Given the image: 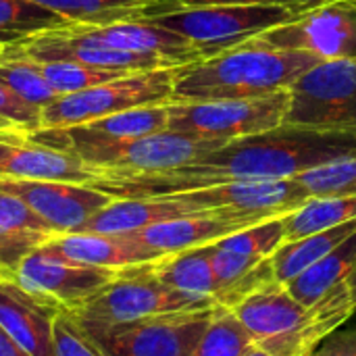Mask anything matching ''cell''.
Returning <instances> with one entry per match:
<instances>
[{"mask_svg": "<svg viewBox=\"0 0 356 356\" xmlns=\"http://www.w3.org/2000/svg\"><path fill=\"white\" fill-rule=\"evenodd\" d=\"M356 154V134L280 125L232 140L190 165L125 177L96 179L92 188L113 198H154L234 181L292 179L309 169Z\"/></svg>", "mask_w": 356, "mask_h": 356, "instance_id": "obj_1", "label": "cell"}, {"mask_svg": "<svg viewBox=\"0 0 356 356\" xmlns=\"http://www.w3.org/2000/svg\"><path fill=\"white\" fill-rule=\"evenodd\" d=\"M321 63L307 52L277 50L248 40L215 56L175 67L173 100H244L261 98L292 83Z\"/></svg>", "mask_w": 356, "mask_h": 356, "instance_id": "obj_2", "label": "cell"}, {"mask_svg": "<svg viewBox=\"0 0 356 356\" xmlns=\"http://www.w3.org/2000/svg\"><path fill=\"white\" fill-rule=\"evenodd\" d=\"M217 302L188 296L159 282L144 265L119 271L100 292L71 311L86 332L117 327L146 317L213 307Z\"/></svg>", "mask_w": 356, "mask_h": 356, "instance_id": "obj_3", "label": "cell"}, {"mask_svg": "<svg viewBox=\"0 0 356 356\" xmlns=\"http://www.w3.org/2000/svg\"><path fill=\"white\" fill-rule=\"evenodd\" d=\"M298 15L300 13L294 8L275 4H217L171 10L138 21H150L184 35L198 48L202 58H209L244 44L267 29L284 25Z\"/></svg>", "mask_w": 356, "mask_h": 356, "instance_id": "obj_4", "label": "cell"}, {"mask_svg": "<svg viewBox=\"0 0 356 356\" xmlns=\"http://www.w3.org/2000/svg\"><path fill=\"white\" fill-rule=\"evenodd\" d=\"M288 104L290 90L244 100H171L167 102V129L196 140H215L227 144L232 140L263 134L284 125Z\"/></svg>", "mask_w": 356, "mask_h": 356, "instance_id": "obj_5", "label": "cell"}, {"mask_svg": "<svg viewBox=\"0 0 356 356\" xmlns=\"http://www.w3.org/2000/svg\"><path fill=\"white\" fill-rule=\"evenodd\" d=\"M173 79L175 67L152 69L127 73L75 94H63L42 108V127H71L129 108L167 104L173 100Z\"/></svg>", "mask_w": 356, "mask_h": 356, "instance_id": "obj_6", "label": "cell"}, {"mask_svg": "<svg viewBox=\"0 0 356 356\" xmlns=\"http://www.w3.org/2000/svg\"><path fill=\"white\" fill-rule=\"evenodd\" d=\"M284 125L356 134V60H321L302 73Z\"/></svg>", "mask_w": 356, "mask_h": 356, "instance_id": "obj_7", "label": "cell"}, {"mask_svg": "<svg viewBox=\"0 0 356 356\" xmlns=\"http://www.w3.org/2000/svg\"><path fill=\"white\" fill-rule=\"evenodd\" d=\"M215 307L154 315L88 334L106 356H194Z\"/></svg>", "mask_w": 356, "mask_h": 356, "instance_id": "obj_8", "label": "cell"}, {"mask_svg": "<svg viewBox=\"0 0 356 356\" xmlns=\"http://www.w3.org/2000/svg\"><path fill=\"white\" fill-rule=\"evenodd\" d=\"M4 54L8 56H25L35 63L48 60H73L98 69H113V71H152V69H169L179 67L175 60L165 58L161 54H142L113 48L94 35H90L83 25L71 23L67 27L40 31L17 42L4 46Z\"/></svg>", "mask_w": 356, "mask_h": 356, "instance_id": "obj_9", "label": "cell"}, {"mask_svg": "<svg viewBox=\"0 0 356 356\" xmlns=\"http://www.w3.org/2000/svg\"><path fill=\"white\" fill-rule=\"evenodd\" d=\"M254 42L319 60H356V0H332L252 38Z\"/></svg>", "mask_w": 356, "mask_h": 356, "instance_id": "obj_10", "label": "cell"}, {"mask_svg": "<svg viewBox=\"0 0 356 356\" xmlns=\"http://www.w3.org/2000/svg\"><path fill=\"white\" fill-rule=\"evenodd\" d=\"M10 273L17 284L35 298L60 311H75L113 282L119 271L77 263L48 246H40Z\"/></svg>", "mask_w": 356, "mask_h": 356, "instance_id": "obj_11", "label": "cell"}, {"mask_svg": "<svg viewBox=\"0 0 356 356\" xmlns=\"http://www.w3.org/2000/svg\"><path fill=\"white\" fill-rule=\"evenodd\" d=\"M0 190L25 202L54 229L56 236L83 232L92 217L115 200L102 190L71 181L0 177Z\"/></svg>", "mask_w": 356, "mask_h": 356, "instance_id": "obj_12", "label": "cell"}, {"mask_svg": "<svg viewBox=\"0 0 356 356\" xmlns=\"http://www.w3.org/2000/svg\"><path fill=\"white\" fill-rule=\"evenodd\" d=\"M0 177L92 186L98 175L73 152L40 144L27 131H0Z\"/></svg>", "mask_w": 356, "mask_h": 356, "instance_id": "obj_13", "label": "cell"}, {"mask_svg": "<svg viewBox=\"0 0 356 356\" xmlns=\"http://www.w3.org/2000/svg\"><path fill=\"white\" fill-rule=\"evenodd\" d=\"M60 309L35 298L17 284L10 271H0V330L33 356H54L52 332Z\"/></svg>", "mask_w": 356, "mask_h": 356, "instance_id": "obj_14", "label": "cell"}, {"mask_svg": "<svg viewBox=\"0 0 356 356\" xmlns=\"http://www.w3.org/2000/svg\"><path fill=\"white\" fill-rule=\"evenodd\" d=\"M257 223L261 221L238 217V215L194 213V215L177 217V219H169L163 223H154L131 234L154 252L171 254V252H179V250H188L196 246L217 244L219 240Z\"/></svg>", "mask_w": 356, "mask_h": 356, "instance_id": "obj_15", "label": "cell"}, {"mask_svg": "<svg viewBox=\"0 0 356 356\" xmlns=\"http://www.w3.org/2000/svg\"><path fill=\"white\" fill-rule=\"evenodd\" d=\"M356 311L348 282L334 286L317 302L307 307L302 321L288 334L257 344L269 356H307L325 336L340 330Z\"/></svg>", "mask_w": 356, "mask_h": 356, "instance_id": "obj_16", "label": "cell"}, {"mask_svg": "<svg viewBox=\"0 0 356 356\" xmlns=\"http://www.w3.org/2000/svg\"><path fill=\"white\" fill-rule=\"evenodd\" d=\"M44 246L77 263H86L111 271H123L163 257L152 248H148L146 244H142L134 234L73 232V234H58Z\"/></svg>", "mask_w": 356, "mask_h": 356, "instance_id": "obj_17", "label": "cell"}, {"mask_svg": "<svg viewBox=\"0 0 356 356\" xmlns=\"http://www.w3.org/2000/svg\"><path fill=\"white\" fill-rule=\"evenodd\" d=\"M79 25H83V29L96 40L119 50L161 54L165 58L175 60L177 65H186L202 58V54L190 40L150 21H115L102 25L79 23Z\"/></svg>", "mask_w": 356, "mask_h": 356, "instance_id": "obj_18", "label": "cell"}, {"mask_svg": "<svg viewBox=\"0 0 356 356\" xmlns=\"http://www.w3.org/2000/svg\"><path fill=\"white\" fill-rule=\"evenodd\" d=\"M232 311L246 327L252 342L263 344L292 332L302 321L307 307L300 305L284 284L271 282L248 294L232 307Z\"/></svg>", "mask_w": 356, "mask_h": 356, "instance_id": "obj_19", "label": "cell"}, {"mask_svg": "<svg viewBox=\"0 0 356 356\" xmlns=\"http://www.w3.org/2000/svg\"><path fill=\"white\" fill-rule=\"evenodd\" d=\"M54 236V229L25 202L0 190V271H13Z\"/></svg>", "mask_w": 356, "mask_h": 356, "instance_id": "obj_20", "label": "cell"}, {"mask_svg": "<svg viewBox=\"0 0 356 356\" xmlns=\"http://www.w3.org/2000/svg\"><path fill=\"white\" fill-rule=\"evenodd\" d=\"M146 269L177 292L215 302L219 286L213 271V244L163 254L146 263Z\"/></svg>", "mask_w": 356, "mask_h": 356, "instance_id": "obj_21", "label": "cell"}, {"mask_svg": "<svg viewBox=\"0 0 356 356\" xmlns=\"http://www.w3.org/2000/svg\"><path fill=\"white\" fill-rule=\"evenodd\" d=\"M353 234H356V219L342 223V225H336V227H330V229H321V232L305 236L300 240L282 244L271 254L275 282L286 284V282L294 280L296 275L307 271L311 265L321 261L325 254H330L334 248H338Z\"/></svg>", "mask_w": 356, "mask_h": 356, "instance_id": "obj_22", "label": "cell"}, {"mask_svg": "<svg viewBox=\"0 0 356 356\" xmlns=\"http://www.w3.org/2000/svg\"><path fill=\"white\" fill-rule=\"evenodd\" d=\"M356 267V234L346 238L338 248L325 254L321 261L311 265L307 271L296 275L294 280L286 282V290L305 307L317 302L325 292L334 286L348 280Z\"/></svg>", "mask_w": 356, "mask_h": 356, "instance_id": "obj_23", "label": "cell"}, {"mask_svg": "<svg viewBox=\"0 0 356 356\" xmlns=\"http://www.w3.org/2000/svg\"><path fill=\"white\" fill-rule=\"evenodd\" d=\"M353 219H356V194L309 198L302 207L284 215L286 242L300 240L305 236L348 223Z\"/></svg>", "mask_w": 356, "mask_h": 356, "instance_id": "obj_24", "label": "cell"}, {"mask_svg": "<svg viewBox=\"0 0 356 356\" xmlns=\"http://www.w3.org/2000/svg\"><path fill=\"white\" fill-rule=\"evenodd\" d=\"M71 23L102 25L115 21H138L156 0H31Z\"/></svg>", "mask_w": 356, "mask_h": 356, "instance_id": "obj_25", "label": "cell"}, {"mask_svg": "<svg viewBox=\"0 0 356 356\" xmlns=\"http://www.w3.org/2000/svg\"><path fill=\"white\" fill-rule=\"evenodd\" d=\"M71 25L58 13L31 0H0V42L10 44L21 38Z\"/></svg>", "mask_w": 356, "mask_h": 356, "instance_id": "obj_26", "label": "cell"}, {"mask_svg": "<svg viewBox=\"0 0 356 356\" xmlns=\"http://www.w3.org/2000/svg\"><path fill=\"white\" fill-rule=\"evenodd\" d=\"M0 83L13 90L17 96L27 100L29 104L44 108L54 102L60 94L46 81L35 60L25 56H8L0 58Z\"/></svg>", "mask_w": 356, "mask_h": 356, "instance_id": "obj_27", "label": "cell"}, {"mask_svg": "<svg viewBox=\"0 0 356 356\" xmlns=\"http://www.w3.org/2000/svg\"><path fill=\"white\" fill-rule=\"evenodd\" d=\"M250 344L254 342L234 311L217 305L194 356H242Z\"/></svg>", "mask_w": 356, "mask_h": 356, "instance_id": "obj_28", "label": "cell"}, {"mask_svg": "<svg viewBox=\"0 0 356 356\" xmlns=\"http://www.w3.org/2000/svg\"><path fill=\"white\" fill-rule=\"evenodd\" d=\"M311 198L321 196H355L356 194V154L336 159L294 177Z\"/></svg>", "mask_w": 356, "mask_h": 356, "instance_id": "obj_29", "label": "cell"}, {"mask_svg": "<svg viewBox=\"0 0 356 356\" xmlns=\"http://www.w3.org/2000/svg\"><path fill=\"white\" fill-rule=\"evenodd\" d=\"M42 75L46 81L63 96V94H75L81 90H88L92 86L111 81L115 77L127 75L129 71H113V69H98L73 60H48L38 63Z\"/></svg>", "mask_w": 356, "mask_h": 356, "instance_id": "obj_30", "label": "cell"}, {"mask_svg": "<svg viewBox=\"0 0 356 356\" xmlns=\"http://www.w3.org/2000/svg\"><path fill=\"white\" fill-rule=\"evenodd\" d=\"M282 244H286L284 217H271L267 221H261L257 225L240 229V232L217 242V246H221L225 250H234V252L257 257V259L271 257Z\"/></svg>", "mask_w": 356, "mask_h": 356, "instance_id": "obj_31", "label": "cell"}, {"mask_svg": "<svg viewBox=\"0 0 356 356\" xmlns=\"http://www.w3.org/2000/svg\"><path fill=\"white\" fill-rule=\"evenodd\" d=\"M54 356H106L71 311H60L52 332Z\"/></svg>", "mask_w": 356, "mask_h": 356, "instance_id": "obj_32", "label": "cell"}, {"mask_svg": "<svg viewBox=\"0 0 356 356\" xmlns=\"http://www.w3.org/2000/svg\"><path fill=\"white\" fill-rule=\"evenodd\" d=\"M332 0H156L150 6L148 17L165 15L171 10H181V8H198V6H217V4H275V6H288L298 13L323 6ZM144 17V19H148Z\"/></svg>", "mask_w": 356, "mask_h": 356, "instance_id": "obj_33", "label": "cell"}, {"mask_svg": "<svg viewBox=\"0 0 356 356\" xmlns=\"http://www.w3.org/2000/svg\"><path fill=\"white\" fill-rule=\"evenodd\" d=\"M0 117L8 119L17 127L25 129L27 134L42 127V108L29 104L13 90H8L4 83H0Z\"/></svg>", "mask_w": 356, "mask_h": 356, "instance_id": "obj_34", "label": "cell"}, {"mask_svg": "<svg viewBox=\"0 0 356 356\" xmlns=\"http://www.w3.org/2000/svg\"><path fill=\"white\" fill-rule=\"evenodd\" d=\"M307 356H356V330H336Z\"/></svg>", "mask_w": 356, "mask_h": 356, "instance_id": "obj_35", "label": "cell"}, {"mask_svg": "<svg viewBox=\"0 0 356 356\" xmlns=\"http://www.w3.org/2000/svg\"><path fill=\"white\" fill-rule=\"evenodd\" d=\"M0 356H33L23 350L17 342H13L2 330H0Z\"/></svg>", "mask_w": 356, "mask_h": 356, "instance_id": "obj_36", "label": "cell"}, {"mask_svg": "<svg viewBox=\"0 0 356 356\" xmlns=\"http://www.w3.org/2000/svg\"><path fill=\"white\" fill-rule=\"evenodd\" d=\"M0 131H25V129L17 127V125L10 123L8 119H2V117H0Z\"/></svg>", "mask_w": 356, "mask_h": 356, "instance_id": "obj_37", "label": "cell"}, {"mask_svg": "<svg viewBox=\"0 0 356 356\" xmlns=\"http://www.w3.org/2000/svg\"><path fill=\"white\" fill-rule=\"evenodd\" d=\"M242 356H269V355H267L263 348H259L257 344H250V346L246 348V353H244Z\"/></svg>", "mask_w": 356, "mask_h": 356, "instance_id": "obj_38", "label": "cell"}, {"mask_svg": "<svg viewBox=\"0 0 356 356\" xmlns=\"http://www.w3.org/2000/svg\"><path fill=\"white\" fill-rule=\"evenodd\" d=\"M348 288H350V292H353V298H355V302H356V267L353 269V273L348 275Z\"/></svg>", "mask_w": 356, "mask_h": 356, "instance_id": "obj_39", "label": "cell"}, {"mask_svg": "<svg viewBox=\"0 0 356 356\" xmlns=\"http://www.w3.org/2000/svg\"><path fill=\"white\" fill-rule=\"evenodd\" d=\"M4 46H6V44H4V42H0V58H2V54H4Z\"/></svg>", "mask_w": 356, "mask_h": 356, "instance_id": "obj_40", "label": "cell"}]
</instances>
